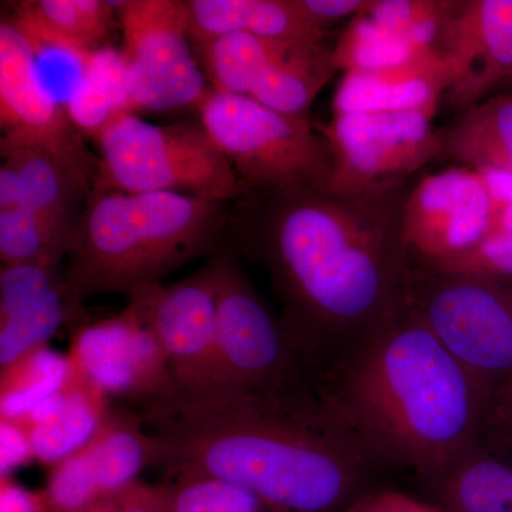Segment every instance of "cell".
Masks as SVG:
<instances>
[{
	"instance_id": "obj_1",
	"label": "cell",
	"mask_w": 512,
	"mask_h": 512,
	"mask_svg": "<svg viewBox=\"0 0 512 512\" xmlns=\"http://www.w3.org/2000/svg\"><path fill=\"white\" fill-rule=\"evenodd\" d=\"M403 197L326 190L249 194L229 210L227 247L265 269L313 386L407 309L413 261Z\"/></svg>"
},
{
	"instance_id": "obj_2",
	"label": "cell",
	"mask_w": 512,
	"mask_h": 512,
	"mask_svg": "<svg viewBox=\"0 0 512 512\" xmlns=\"http://www.w3.org/2000/svg\"><path fill=\"white\" fill-rule=\"evenodd\" d=\"M140 414L171 476L220 478L288 512H342L377 466L318 393L214 384L174 390Z\"/></svg>"
},
{
	"instance_id": "obj_3",
	"label": "cell",
	"mask_w": 512,
	"mask_h": 512,
	"mask_svg": "<svg viewBox=\"0 0 512 512\" xmlns=\"http://www.w3.org/2000/svg\"><path fill=\"white\" fill-rule=\"evenodd\" d=\"M315 390L377 464L429 483L480 444L487 393L409 305Z\"/></svg>"
},
{
	"instance_id": "obj_4",
	"label": "cell",
	"mask_w": 512,
	"mask_h": 512,
	"mask_svg": "<svg viewBox=\"0 0 512 512\" xmlns=\"http://www.w3.org/2000/svg\"><path fill=\"white\" fill-rule=\"evenodd\" d=\"M225 204L171 192L92 195L80 217L62 271L73 305L103 293L137 292L198 256L215 252L225 237Z\"/></svg>"
},
{
	"instance_id": "obj_5",
	"label": "cell",
	"mask_w": 512,
	"mask_h": 512,
	"mask_svg": "<svg viewBox=\"0 0 512 512\" xmlns=\"http://www.w3.org/2000/svg\"><path fill=\"white\" fill-rule=\"evenodd\" d=\"M94 141L100 157L92 195L171 192L225 204L248 194L201 123L157 126L136 114H121Z\"/></svg>"
},
{
	"instance_id": "obj_6",
	"label": "cell",
	"mask_w": 512,
	"mask_h": 512,
	"mask_svg": "<svg viewBox=\"0 0 512 512\" xmlns=\"http://www.w3.org/2000/svg\"><path fill=\"white\" fill-rule=\"evenodd\" d=\"M200 123L251 194L329 190L333 157L308 114H285L238 94L208 90Z\"/></svg>"
},
{
	"instance_id": "obj_7",
	"label": "cell",
	"mask_w": 512,
	"mask_h": 512,
	"mask_svg": "<svg viewBox=\"0 0 512 512\" xmlns=\"http://www.w3.org/2000/svg\"><path fill=\"white\" fill-rule=\"evenodd\" d=\"M409 308L488 400L512 379V281L439 274L414 265Z\"/></svg>"
},
{
	"instance_id": "obj_8",
	"label": "cell",
	"mask_w": 512,
	"mask_h": 512,
	"mask_svg": "<svg viewBox=\"0 0 512 512\" xmlns=\"http://www.w3.org/2000/svg\"><path fill=\"white\" fill-rule=\"evenodd\" d=\"M217 281V348L221 384L264 394L316 393L308 369L225 245L211 255Z\"/></svg>"
},
{
	"instance_id": "obj_9",
	"label": "cell",
	"mask_w": 512,
	"mask_h": 512,
	"mask_svg": "<svg viewBox=\"0 0 512 512\" xmlns=\"http://www.w3.org/2000/svg\"><path fill=\"white\" fill-rule=\"evenodd\" d=\"M434 114L333 113L318 131L333 157L329 190L346 197L396 194L404 181L443 154Z\"/></svg>"
},
{
	"instance_id": "obj_10",
	"label": "cell",
	"mask_w": 512,
	"mask_h": 512,
	"mask_svg": "<svg viewBox=\"0 0 512 512\" xmlns=\"http://www.w3.org/2000/svg\"><path fill=\"white\" fill-rule=\"evenodd\" d=\"M200 46L214 90L249 97L279 113L308 114L338 72L323 42L238 33Z\"/></svg>"
},
{
	"instance_id": "obj_11",
	"label": "cell",
	"mask_w": 512,
	"mask_h": 512,
	"mask_svg": "<svg viewBox=\"0 0 512 512\" xmlns=\"http://www.w3.org/2000/svg\"><path fill=\"white\" fill-rule=\"evenodd\" d=\"M119 18L134 111L197 107L208 89L192 55L187 2L127 0Z\"/></svg>"
},
{
	"instance_id": "obj_12",
	"label": "cell",
	"mask_w": 512,
	"mask_h": 512,
	"mask_svg": "<svg viewBox=\"0 0 512 512\" xmlns=\"http://www.w3.org/2000/svg\"><path fill=\"white\" fill-rule=\"evenodd\" d=\"M67 360L111 402L138 413L175 389L167 357L133 303L117 315L87 320L74 329Z\"/></svg>"
},
{
	"instance_id": "obj_13",
	"label": "cell",
	"mask_w": 512,
	"mask_h": 512,
	"mask_svg": "<svg viewBox=\"0 0 512 512\" xmlns=\"http://www.w3.org/2000/svg\"><path fill=\"white\" fill-rule=\"evenodd\" d=\"M157 443L137 410L111 404L92 439L49 468L45 512H76L136 484L157 466Z\"/></svg>"
},
{
	"instance_id": "obj_14",
	"label": "cell",
	"mask_w": 512,
	"mask_h": 512,
	"mask_svg": "<svg viewBox=\"0 0 512 512\" xmlns=\"http://www.w3.org/2000/svg\"><path fill=\"white\" fill-rule=\"evenodd\" d=\"M491 202L483 178L467 167L424 175L403 195L400 235L414 265L463 254L488 237Z\"/></svg>"
},
{
	"instance_id": "obj_15",
	"label": "cell",
	"mask_w": 512,
	"mask_h": 512,
	"mask_svg": "<svg viewBox=\"0 0 512 512\" xmlns=\"http://www.w3.org/2000/svg\"><path fill=\"white\" fill-rule=\"evenodd\" d=\"M167 357L174 390L221 384L217 348V281L212 261L173 285L130 296Z\"/></svg>"
},
{
	"instance_id": "obj_16",
	"label": "cell",
	"mask_w": 512,
	"mask_h": 512,
	"mask_svg": "<svg viewBox=\"0 0 512 512\" xmlns=\"http://www.w3.org/2000/svg\"><path fill=\"white\" fill-rule=\"evenodd\" d=\"M0 154V210L28 211L73 241L92 197L99 163L66 156L16 131L5 133Z\"/></svg>"
},
{
	"instance_id": "obj_17",
	"label": "cell",
	"mask_w": 512,
	"mask_h": 512,
	"mask_svg": "<svg viewBox=\"0 0 512 512\" xmlns=\"http://www.w3.org/2000/svg\"><path fill=\"white\" fill-rule=\"evenodd\" d=\"M436 50L450 67L447 103L460 111L512 79V0L456 2Z\"/></svg>"
},
{
	"instance_id": "obj_18",
	"label": "cell",
	"mask_w": 512,
	"mask_h": 512,
	"mask_svg": "<svg viewBox=\"0 0 512 512\" xmlns=\"http://www.w3.org/2000/svg\"><path fill=\"white\" fill-rule=\"evenodd\" d=\"M0 123L77 160L99 163L47 83L28 40L12 20L0 23Z\"/></svg>"
},
{
	"instance_id": "obj_19",
	"label": "cell",
	"mask_w": 512,
	"mask_h": 512,
	"mask_svg": "<svg viewBox=\"0 0 512 512\" xmlns=\"http://www.w3.org/2000/svg\"><path fill=\"white\" fill-rule=\"evenodd\" d=\"M87 320L83 308L67 296L60 268L25 264L0 269V369L49 346L63 325L73 332Z\"/></svg>"
},
{
	"instance_id": "obj_20",
	"label": "cell",
	"mask_w": 512,
	"mask_h": 512,
	"mask_svg": "<svg viewBox=\"0 0 512 512\" xmlns=\"http://www.w3.org/2000/svg\"><path fill=\"white\" fill-rule=\"evenodd\" d=\"M451 84L450 67L436 47L379 72L346 73L333 96V113H436Z\"/></svg>"
},
{
	"instance_id": "obj_21",
	"label": "cell",
	"mask_w": 512,
	"mask_h": 512,
	"mask_svg": "<svg viewBox=\"0 0 512 512\" xmlns=\"http://www.w3.org/2000/svg\"><path fill=\"white\" fill-rule=\"evenodd\" d=\"M188 29L198 45L245 35L323 42L325 32L309 22L295 0H190Z\"/></svg>"
},
{
	"instance_id": "obj_22",
	"label": "cell",
	"mask_w": 512,
	"mask_h": 512,
	"mask_svg": "<svg viewBox=\"0 0 512 512\" xmlns=\"http://www.w3.org/2000/svg\"><path fill=\"white\" fill-rule=\"evenodd\" d=\"M113 404L100 390L69 366L53 412L28 434L33 456L49 470L92 439ZM18 424V423H16Z\"/></svg>"
},
{
	"instance_id": "obj_23",
	"label": "cell",
	"mask_w": 512,
	"mask_h": 512,
	"mask_svg": "<svg viewBox=\"0 0 512 512\" xmlns=\"http://www.w3.org/2000/svg\"><path fill=\"white\" fill-rule=\"evenodd\" d=\"M443 154L471 170L512 174V94L485 99L440 131Z\"/></svg>"
},
{
	"instance_id": "obj_24",
	"label": "cell",
	"mask_w": 512,
	"mask_h": 512,
	"mask_svg": "<svg viewBox=\"0 0 512 512\" xmlns=\"http://www.w3.org/2000/svg\"><path fill=\"white\" fill-rule=\"evenodd\" d=\"M430 485L444 512H512V463L480 446Z\"/></svg>"
},
{
	"instance_id": "obj_25",
	"label": "cell",
	"mask_w": 512,
	"mask_h": 512,
	"mask_svg": "<svg viewBox=\"0 0 512 512\" xmlns=\"http://www.w3.org/2000/svg\"><path fill=\"white\" fill-rule=\"evenodd\" d=\"M67 114L82 136L94 137L121 114H134L123 50H96L64 100Z\"/></svg>"
},
{
	"instance_id": "obj_26",
	"label": "cell",
	"mask_w": 512,
	"mask_h": 512,
	"mask_svg": "<svg viewBox=\"0 0 512 512\" xmlns=\"http://www.w3.org/2000/svg\"><path fill=\"white\" fill-rule=\"evenodd\" d=\"M69 372L67 356L49 346L0 369V420L18 421L59 392Z\"/></svg>"
},
{
	"instance_id": "obj_27",
	"label": "cell",
	"mask_w": 512,
	"mask_h": 512,
	"mask_svg": "<svg viewBox=\"0 0 512 512\" xmlns=\"http://www.w3.org/2000/svg\"><path fill=\"white\" fill-rule=\"evenodd\" d=\"M33 15L56 42L92 53L104 47L113 29V10L121 2L103 0H40L30 2Z\"/></svg>"
},
{
	"instance_id": "obj_28",
	"label": "cell",
	"mask_w": 512,
	"mask_h": 512,
	"mask_svg": "<svg viewBox=\"0 0 512 512\" xmlns=\"http://www.w3.org/2000/svg\"><path fill=\"white\" fill-rule=\"evenodd\" d=\"M156 488L161 512H288L241 485L215 477L174 476Z\"/></svg>"
},
{
	"instance_id": "obj_29",
	"label": "cell",
	"mask_w": 512,
	"mask_h": 512,
	"mask_svg": "<svg viewBox=\"0 0 512 512\" xmlns=\"http://www.w3.org/2000/svg\"><path fill=\"white\" fill-rule=\"evenodd\" d=\"M421 50L424 49H414L399 37L390 35L362 13L350 20L349 28L332 49V59L338 72L343 74L379 72L402 66Z\"/></svg>"
},
{
	"instance_id": "obj_30",
	"label": "cell",
	"mask_w": 512,
	"mask_h": 512,
	"mask_svg": "<svg viewBox=\"0 0 512 512\" xmlns=\"http://www.w3.org/2000/svg\"><path fill=\"white\" fill-rule=\"evenodd\" d=\"M454 6L450 0H372L363 15L414 49H430Z\"/></svg>"
},
{
	"instance_id": "obj_31",
	"label": "cell",
	"mask_w": 512,
	"mask_h": 512,
	"mask_svg": "<svg viewBox=\"0 0 512 512\" xmlns=\"http://www.w3.org/2000/svg\"><path fill=\"white\" fill-rule=\"evenodd\" d=\"M423 268L439 274L477 275L512 281V234L485 238L463 254Z\"/></svg>"
},
{
	"instance_id": "obj_32",
	"label": "cell",
	"mask_w": 512,
	"mask_h": 512,
	"mask_svg": "<svg viewBox=\"0 0 512 512\" xmlns=\"http://www.w3.org/2000/svg\"><path fill=\"white\" fill-rule=\"evenodd\" d=\"M478 446L495 456L512 457V379L488 400Z\"/></svg>"
},
{
	"instance_id": "obj_33",
	"label": "cell",
	"mask_w": 512,
	"mask_h": 512,
	"mask_svg": "<svg viewBox=\"0 0 512 512\" xmlns=\"http://www.w3.org/2000/svg\"><path fill=\"white\" fill-rule=\"evenodd\" d=\"M342 512H444L433 500H420L413 495L390 488H367L357 495Z\"/></svg>"
},
{
	"instance_id": "obj_34",
	"label": "cell",
	"mask_w": 512,
	"mask_h": 512,
	"mask_svg": "<svg viewBox=\"0 0 512 512\" xmlns=\"http://www.w3.org/2000/svg\"><path fill=\"white\" fill-rule=\"evenodd\" d=\"M76 512H161L156 485L137 481L120 493Z\"/></svg>"
},
{
	"instance_id": "obj_35",
	"label": "cell",
	"mask_w": 512,
	"mask_h": 512,
	"mask_svg": "<svg viewBox=\"0 0 512 512\" xmlns=\"http://www.w3.org/2000/svg\"><path fill=\"white\" fill-rule=\"evenodd\" d=\"M295 3L315 28L326 32L339 20L362 15L372 0H295Z\"/></svg>"
},
{
	"instance_id": "obj_36",
	"label": "cell",
	"mask_w": 512,
	"mask_h": 512,
	"mask_svg": "<svg viewBox=\"0 0 512 512\" xmlns=\"http://www.w3.org/2000/svg\"><path fill=\"white\" fill-rule=\"evenodd\" d=\"M0 437H2L0 477L10 476L16 468L35 460L28 434L15 421L0 420Z\"/></svg>"
},
{
	"instance_id": "obj_37",
	"label": "cell",
	"mask_w": 512,
	"mask_h": 512,
	"mask_svg": "<svg viewBox=\"0 0 512 512\" xmlns=\"http://www.w3.org/2000/svg\"><path fill=\"white\" fill-rule=\"evenodd\" d=\"M0 512H45V503L40 491L26 490L12 476L0 477Z\"/></svg>"
}]
</instances>
